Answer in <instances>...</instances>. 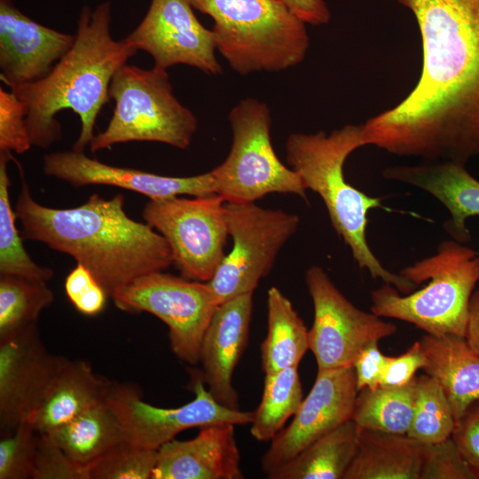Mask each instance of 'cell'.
<instances>
[{"instance_id": "9", "label": "cell", "mask_w": 479, "mask_h": 479, "mask_svg": "<svg viewBox=\"0 0 479 479\" xmlns=\"http://www.w3.org/2000/svg\"><path fill=\"white\" fill-rule=\"evenodd\" d=\"M143 218L168 242L173 265L187 279L209 281L225 256V200L217 193L149 200Z\"/></svg>"}, {"instance_id": "18", "label": "cell", "mask_w": 479, "mask_h": 479, "mask_svg": "<svg viewBox=\"0 0 479 479\" xmlns=\"http://www.w3.org/2000/svg\"><path fill=\"white\" fill-rule=\"evenodd\" d=\"M74 42L75 35L35 22L12 0H0L1 79L11 90L46 76Z\"/></svg>"}, {"instance_id": "34", "label": "cell", "mask_w": 479, "mask_h": 479, "mask_svg": "<svg viewBox=\"0 0 479 479\" xmlns=\"http://www.w3.org/2000/svg\"><path fill=\"white\" fill-rule=\"evenodd\" d=\"M39 433L28 423L1 436L0 479L33 477Z\"/></svg>"}, {"instance_id": "33", "label": "cell", "mask_w": 479, "mask_h": 479, "mask_svg": "<svg viewBox=\"0 0 479 479\" xmlns=\"http://www.w3.org/2000/svg\"><path fill=\"white\" fill-rule=\"evenodd\" d=\"M157 452L123 440L86 465L88 479H152Z\"/></svg>"}, {"instance_id": "20", "label": "cell", "mask_w": 479, "mask_h": 479, "mask_svg": "<svg viewBox=\"0 0 479 479\" xmlns=\"http://www.w3.org/2000/svg\"><path fill=\"white\" fill-rule=\"evenodd\" d=\"M235 425L214 423L200 428L190 440L176 438L157 452L152 479H242Z\"/></svg>"}, {"instance_id": "24", "label": "cell", "mask_w": 479, "mask_h": 479, "mask_svg": "<svg viewBox=\"0 0 479 479\" xmlns=\"http://www.w3.org/2000/svg\"><path fill=\"white\" fill-rule=\"evenodd\" d=\"M422 448L408 435L360 429L343 479H420Z\"/></svg>"}, {"instance_id": "35", "label": "cell", "mask_w": 479, "mask_h": 479, "mask_svg": "<svg viewBox=\"0 0 479 479\" xmlns=\"http://www.w3.org/2000/svg\"><path fill=\"white\" fill-rule=\"evenodd\" d=\"M420 479H477L459 447L449 437L423 444Z\"/></svg>"}, {"instance_id": "21", "label": "cell", "mask_w": 479, "mask_h": 479, "mask_svg": "<svg viewBox=\"0 0 479 479\" xmlns=\"http://www.w3.org/2000/svg\"><path fill=\"white\" fill-rule=\"evenodd\" d=\"M382 177L432 195L450 213L451 217L444 227L452 239L464 244L471 240L466 221L479 216V181L467 170L466 164L438 161L414 166H390L382 171Z\"/></svg>"}, {"instance_id": "42", "label": "cell", "mask_w": 479, "mask_h": 479, "mask_svg": "<svg viewBox=\"0 0 479 479\" xmlns=\"http://www.w3.org/2000/svg\"><path fill=\"white\" fill-rule=\"evenodd\" d=\"M295 17L305 24L321 26L331 20L324 0H279Z\"/></svg>"}, {"instance_id": "6", "label": "cell", "mask_w": 479, "mask_h": 479, "mask_svg": "<svg viewBox=\"0 0 479 479\" xmlns=\"http://www.w3.org/2000/svg\"><path fill=\"white\" fill-rule=\"evenodd\" d=\"M214 20L216 50L238 74L277 72L303 61L306 24L279 0H188Z\"/></svg>"}, {"instance_id": "36", "label": "cell", "mask_w": 479, "mask_h": 479, "mask_svg": "<svg viewBox=\"0 0 479 479\" xmlns=\"http://www.w3.org/2000/svg\"><path fill=\"white\" fill-rule=\"evenodd\" d=\"M26 104L13 92L0 88V151L21 154L32 145Z\"/></svg>"}, {"instance_id": "25", "label": "cell", "mask_w": 479, "mask_h": 479, "mask_svg": "<svg viewBox=\"0 0 479 479\" xmlns=\"http://www.w3.org/2000/svg\"><path fill=\"white\" fill-rule=\"evenodd\" d=\"M359 428L350 419L322 436L271 479H343L357 448Z\"/></svg>"}, {"instance_id": "32", "label": "cell", "mask_w": 479, "mask_h": 479, "mask_svg": "<svg viewBox=\"0 0 479 479\" xmlns=\"http://www.w3.org/2000/svg\"><path fill=\"white\" fill-rule=\"evenodd\" d=\"M456 426L453 412L443 388L427 373L415 378L413 412L406 435L431 444L452 436Z\"/></svg>"}, {"instance_id": "5", "label": "cell", "mask_w": 479, "mask_h": 479, "mask_svg": "<svg viewBox=\"0 0 479 479\" xmlns=\"http://www.w3.org/2000/svg\"><path fill=\"white\" fill-rule=\"evenodd\" d=\"M422 288L409 294L384 284L371 293V311L381 318L414 325L426 334L465 336L468 308L479 281V254L454 240L442 241L436 252L399 272Z\"/></svg>"}, {"instance_id": "38", "label": "cell", "mask_w": 479, "mask_h": 479, "mask_svg": "<svg viewBox=\"0 0 479 479\" xmlns=\"http://www.w3.org/2000/svg\"><path fill=\"white\" fill-rule=\"evenodd\" d=\"M65 292L75 308L87 316L100 313L108 297L92 273L80 263H76V266L67 274L65 280Z\"/></svg>"}, {"instance_id": "26", "label": "cell", "mask_w": 479, "mask_h": 479, "mask_svg": "<svg viewBox=\"0 0 479 479\" xmlns=\"http://www.w3.org/2000/svg\"><path fill=\"white\" fill-rule=\"evenodd\" d=\"M267 326L261 345L264 373L298 366L309 349V330L291 301L276 287L267 293Z\"/></svg>"}, {"instance_id": "15", "label": "cell", "mask_w": 479, "mask_h": 479, "mask_svg": "<svg viewBox=\"0 0 479 479\" xmlns=\"http://www.w3.org/2000/svg\"><path fill=\"white\" fill-rule=\"evenodd\" d=\"M357 393L353 366L318 370L293 420L271 441L261 459L267 477L314 441L350 420Z\"/></svg>"}, {"instance_id": "17", "label": "cell", "mask_w": 479, "mask_h": 479, "mask_svg": "<svg viewBox=\"0 0 479 479\" xmlns=\"http://www.w3.org/2000/svg\"><path fill=\"white\" fill-rule=\"evenodd\" d=\"M43 170L46 176L75 187L109 185L138 192L149 200L216 193L211 170L191 177L162 176L132 168L108 165L74 150L44 155Z\"/></svg>"}, {"instance_id": "30", "label": "cell", "mask_w": 479, "mask_h": 479, "mask_svg": "<svg viewBox=\"0 0 479 479\" xmlns=\"http://www.w3.org/2000/svg\"><path fill=\"white\" fill-rule=\"evenodd\" d=\"M53 302L48 281L0 275V340L36 326L42 311Z\"/></svg>"}, {"instance_id": "12", "label": "cell", "mask_w": 479, "mask_h": 479, "mask_svg": "<svg viewBox=\"0 0 479 479\" xmlns=\"http://www.w3.org/2000/svg\"><path fill=\"white\" fill-rule=\"evenodd\" d=\"M305 282L314 309L309 349L318 370L353 366L366 345L396 333L395 324L349 302L322 267L310 266Z\"/></svg>"}, {"instance_id": "19", "label": "cell", "mask_w": 479, "mask_h": 479, "mask_svg": "<svg viewBox=\"0 0 479 479\" xmlns=\"http://www.w3.org/2000/svg\"><path fill=\"white\" fill-rule=\"evenodd\" d=\"M253 294L239 295L217 306L200 351L208 390L220 404L236 411L240 409L232 378L248 341Z\"/></svg>"}, {"instance_id": "43", "label": "cell", "mask_w": 479, "mask_h": 479, "mask_svg": "<svg viewBox=\"0 0 479 479\" xmlns=\"http://www.w3.org/2000/svg\"><path fill=\"white\" fill-rule=\"evenodd\" d=\"M465 338L479 355V290L470 299Z\"/></svg>"}, {"instance_id": "10", "label": "cell", "mask_w": 479, "mask_h": 479, "mask_svg": "<svg viewBox=\"0 0 479 479\" xmlns=\"http://www.w3.org/2000/svg\"><path fill=\"white\" fill-rule=\"evenodd\" d=\"M225 212L232 247L207 282L218 305L254 293L300 224L295 214L255 202L225 201Z\"/></svg>"}, {"instance_id": "2", "label": "cell", "mask_w": 479, "mask_h": 479, "mask_svg": "<svg viewBox=\"0 0 479 479\" xmlns=\"http://www.w3.org/2000/svg\"><path fill=\"white\" fill-rule=\"evenodd\" d=\"M22 178L15 204L24 240L37 241L87 268L111 297L145 274L173 265L171 249L156 230L125 211V198L98 193L75 208L43 206Z\"/></svg>"}, {"instance_id": "37", "label": "cell", "mask_w": 479, "mask_h": 479, "mask_svg": "<svg viewBox=\"0 0 479 479\" xmlns=\"http://www.w3.org/2000/svg\"><path fill=\"white\" fill-rule=\"evenodd\" d=\"M32 479H88L87 467L73 460L50 434H39Z\"/></svg>"}, {"instance_id": "41", "label": "cell", "mask_w": 479, "mask_h": 479, "mask_svg": "<svg viewBox=\"0 0 479 479\" xmlns=\"http://www.w3.org/2000/svg\"><path fill=\"white\" fill-rule=\"evenodd\" d=\"M377 341L366 345L356 357L353 368L358 391L362 389H376L380 387L387 357L379 349Z\"/></svg>"}, {"instance_id": "3", "label": "cell", "mask_w": 479, "mask_h": 479, "mask_svg": "<svg viewBox=\"0 0 479 479\" xmlns=\"http://www.w3.org/2000/svg\"><path fill=\"white\" fill-rule=\"evenodd\" d=\"M111 3L94 10L84 6L75 42L43 78L11 90L27 106V123L33 146L47 149L62 138L58 113L71 110L81 122L72 150L84 153L94 137L96 120L108 101L109 86L118 69L137 51L111 33Z\"/></svg>"}, {"instance_id": "7", "label": "cell", "mask_w": 479, "mask_h": 479, "mask_svg": "<svg viewBox=\"0 0 479 479\" xmlns=\"http://www.w3.org/2000/svg\"><path fill=\"white\" fill-rule=\"evenodd\" d=\"M108 95L114 101V114L91 140L92 153L133 141L190 146L198 120L174 95L167 70L125 64L113 76Z\"/></svg>"}, {"instance_id": "4", "label": "cell", "mask_w": 479, "mask_h": 479, "mask_svg": "<svg viewBox=\"0 0 479 479\" xmlns=\"http://www.w3.org/2000/svg\"><path fill=\"white\" fill-rule=\"evenodd\" d=\"M363 124H347L326 134L292 133L286 142V160L305 188L322 199L332 226L349 247L360 270L372 278L409 294L417 285L382 265L366 239L368 213L381 207V198L365 194L345 179L343 166L355 150L365 146Z\"/></svg>"}, {"instance_id": "31", "label": "cell", "mask_w": 479, "mask_h": 479, "mask_svg": "<svg viewBox=\"0 0 479 479\" xmlns=\"http://www.w3.org/2000/svg\"><path fill=\"white\" fill-rule=\"evenodd\" d=\"M11 152L0 151V275H12L50 281L54 271L37 264L23 245L16 226V214L10 200L11 180L7 163Z\"/></svg>"}, {"instance_id": "11", "label": "cell", "mask_w": 479, "mask_h": 479, "mask_svg": "<svg viewBox=\"0 0 479 479\" xmlns=\"http://www.w3.org/2000/svg\"><path fill=\"white\" fill-rule=\"evenodd\" d=\"M111 298L122 311L157 317L169 328L176 357L189 365L200 362L202 339L218 306L207 282L160 271L139 277Z\"/></svg>"}, {"instance_id": "29", "label": "cell", "mask_w": 479, "mask_h": 479, "mask_svg": "<svg viewBox=\"0 0 479 479\" xmlns=\"http://www.w3.org/2000/svg\"><path fill=\"white\" fill-rule=\"evenodd\" d=\"M298 366L265 374L263 396L253 412L250 433L259 442L271 441L303 400Z\"/></svg>"}, {"instance_id": "22", "label": "cell", "mask_w": 479, "mask_h": 479, "mask_svg": "<svg viewBox=\"0 0 479 479\" xmlns=\"http://www.w3.org/2000/svg\"><path fill=\"white\" fill-rule=\"evenodd\" d=\"M112 382L83 360L66 358L28 423L50 434L86 411L106 402Z\"/></svg>"}, {"instance_id": "39", "label": "cell", "mask_w": 479, "mask_h": 479, "mask_svg": "<svg viewBox=\"0 0 479 479\" xmlns=\"http://www.w3.org/2000/svg\"><path fill=\"white\" fill-rule=\"evenodd\" d=\"M426 365L420 341L397 357H387L380 386L400 387L411 382L419 369Z\"/></svg>"}, {"instance_id": "40", "label": "cell", "mask_w": 479, "mask_h": 479, "mask_svg": "<svg viewBox=\"0 0 479 479\" xmlns=\"http://www.w3.org/2000/svg\"><path fill=\"white\" fill-rule=\"evenodd\" d=\"M452 437L479 479V401L456 423Z\"/></svg>"}, {"instance_id": "1", "label": "cell", "mask_w": 479, "mask_h": 479, "mask_svg": "<svg viewBox=\"0 0 479 479\" xmlns=\"http://www.w3.org/2000/svg\"><path fill=\"white\" fill-rule=\"evenodd\" d=\"M422 44L420 77L395 107L368 119L365 145L466 164L479 156V0H397Z\"/></svg>"}, {"instance_id": "27", "label": "cell", "mask_w": 479, "mask_h": 479, "mask_svg": "<svg viewBox=\"0 0 479 479\" xmlns=\"http://www.w3.org/2000/svg\"><path fill=\"white\" fill-rule=\"evenodd\" d=\"M50 435L73 460L84 466L123 441L120 423L106 402L80 414Z\"/></svg>"}, {"instance_id": "8", "label": "cell", "mask_w": 479, "mask_h": 479, "mask_svg": "<svg viewBox=\"0 0 479 479\" xmlns=\"http://www.w3.org/2000/svg\"><path fill=\"white\" fill-rule=\"evenodd\" d=\"M228 120L232 142L225 160L211 170L216 192L227 202H255L270 193L295 194L306 200L301 177L274 151L268 106L252 98L242 99Z\"/></svg>"}, {"instance_id": "16", "label": "cell", "mask_w": 479, "mask_h": 479, "mask_svg": "<svg viewBox=\"0 0 479 479\" xmlns=\"http://www.w3.org/2000/svg\"><path fill=\"white\" fill-rule=\"evenodd\" d=\"M67 357L51 354L37 326L0 340V432L28 422Z\"/></svg>"}, {"instance_id": "14", "label": "cell", "mask_w": 479, "mask_h": 479, "mask_svg": "<svg viewBox=\"0 0 479 479\" xmlns=\"http://www.w3.org/2000/svg\"><path fill=\"white\" fill-rule=\"evenodd\" d=\"M188 0H151L144 19L124 40L150 54L155 67L167 70L184 64L220 75L214 32L198 20Z\"/></svg>"}, {"instance_id": "28", "label": "cell", "mask_w": 479, "mask_h": 479, "mask_svg": "<svg viewBox=\"0 0 479 479\" xmlns=\"http://www.w3.org/2000/svg\"><path fill=\"white\" fill-rule=\"evenodd\" d=\"M415 378L404 386L360 389L351 420L359 429L406 435L413 412Z\"/></svg>"}, {"instance_id": "13", "label": "cell", "mask_w": 479, "mask_h": 479, "mask_svg": "<svg viewBox=\"0 0 479 479\" xmlns=\"http://www.w3.org/2000/svg\"><path fill=\"white\" fill-rule=\"evenodd\" d=\"M194 398L176 408H162L145 402L131 385L112 383L106 404L117 418L123 440L139 448L158 450L182 431L209 424L250 423L253 412L229 409L220 404L200 380L193 384Z\"/></svg>"}, {"instance_id": "23", "label": "cell", "mask_w": 479, "mask_h": 479, "mask_svg": "<svg viewBox=\"0 0 479 479\" xmlns=\"http://www.w3.org/2000/svg\"><path fill=\"white\" fill-rule=\"evenodd\" d=\"M420 342L423 370L443 388L457 423L479 401V355L465 336L426 334Z\"/></svg>"}]
</instances>
